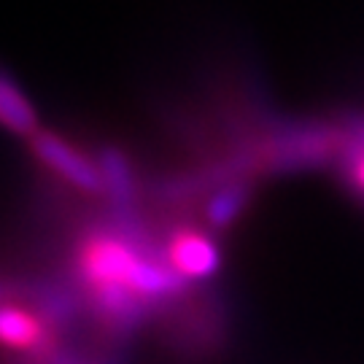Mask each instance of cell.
Returning <instances> with one entry per match:
<instances>
[{
	"instance_id": "cell-1",
	"label": "cell",
	"mask_w": 364,
	"mask_h": 364,
	"mask_svg": "<svg viewBox=\"0 0 364 364\" xmlns=\"http://www.w3.org/2000/svg\"><path fill=\"white\" fill-rule=\"evenodd\" d=\"M78 270L108 321L132 326L154 302L181 297L189 281L130 232H103L84 240Z\"/></svg>"
},
{
	"instance_id": "cell-6",
	"label": "cell",
	"mask_w": 364,
	"mask_h": 364,
	"mask_svg": "<svg viewBox=\"0 0 364 364\" xmlns=\"http://www.w3.org/2000/svg\"><path fill=\"white\" fill-rule=\"evenodd\" d=\"M348 141L338 162V176L353 197L364 200V111H348Z\"/></svg>"
},
{
	"instance_id": "cell-2",
	"label": "cell",
	"mask_w": 364,
	"mask_h": 364,
	"mask_svg": "<svg viewBox=\"0 0 364 364\" xmlns=\"http://www.w3.org/2000/svg\"><path fill=\"white\" fill-rule=\"evenodd\" d=\"M30 149L43 168L54 170L63 181L84 195H103L100 162L81 154L76 146L52 130H38L30 138Z\"/></svg>"
},
{
	"instance_id": "cell-7",
	"label": "cell",
	"mask_w": 364,
	"mask_h": 364,
	"mask_svg": "<svg viewBox=\"0 0 364 364\" xmlns=\"http://www.w3.org/2000/svg\"><path fill=\"white\" fill-rule=\"evenodd\" d=\"M100 173H103V195H108L119 208H127L135 200V176H132L130 159L124 151H119L114 146H108L97 156Z\"/></svg>"
},
{
	"instance_id": "cell-9",
	"label": "cell",
	"mask_w": 364,
	"mask_h": 364,
	"mask_svg": "<svg viewBox=\"0 0 364 364\" xmlns=\"http://www.w3.org/2000/svg\"><path fill=\"white\" fill-rule=\"evenodd\" d=\"M0 294H3V289H0Z\"/></svg>"
},
{
	"instance_id": "cell-3",
	"label": "cell",
	"mask_w": 364,
	"mask_h": 364,
	"mask_svg": "<svg viewBox=\"0 0 364 364\" xmlns=\"http://www.w3.org/2000/svg\"><path fill=\"white\" fill-rule=\"evenodd\" d=\"M170 267L186 281H210L221 267V248L219 243L203 230H178L170 235L165 248Z\"/></svg>"
},
{
	"instance_id": "cell-8",
	"label": "cell",
	"mask_w": 364,
	"mask_h": 364,
	"mask_svg": "<svg viewBox=\"0 0 364 364\" xmlns=\"http://www.w3.org/2000/svg\"><path fill=\"white\" fill-rule=\"evenodd\" d=\"M43 340V324L14 305H0V343L14 348H33Z\"/></svg>"
},
{
	"instance_id": "cell-5",
	"label": "cell",
	"mask_w": 364,
	"mask_h": 364,
	"mask_svg": "<svg viewBox=\"0 0 364 364\" xmlns=\"http://www.w3.org/2000/svg\"><path fill=\"white\" fill-rule=\"evenodd\" d=\"M0 127L14 135H22V138H33L41 130L38 111H36L33 100L3 70H0Z\"/></svg>"
},
{
	"instance_id": "cell-4",
	"label": "cell",
	"mask_w": 364,
	"mask_h": 364,
	"mask_svg": "<svg viewBox=\"0 0 364 364\" xmlns=\"http://www.w3.org/2000/svg\"><path fill=\"white\" fill-rule=\"evenodd\" d=\"M251 200H254V181L240 178V181L221 183V186H216L205 197V208H203L205 224H208L210 230H216V232L232 227L235 221L246 213Z\"/></svg>"
}]
</instances>
